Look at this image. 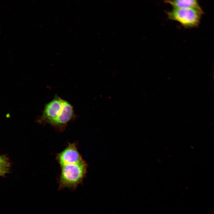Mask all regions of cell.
Here are the masks:
<instances>
[{
	"label": "cell",
	"instance_id": "2",
	"mask_svg": "<svg viewBox=\"0 0 214 214\" xmlns=\"http://www.w3.org/2000/svg\"><path fill=\"white\" fill-rule=\"evenodd\" d=\"M166 13L169 19L178 22L185 28H191L198 26L203 11L202 9L173 8Z\"/></svg>",
	"mask_w": 214,
	"mask_h": 214
},
{
	"label": "cell",
	"instance_id": "6",
	"mask_svg": "<svg viewBox=\"0 0 214 214\" xmlns=\"http://www.w3.org/2000/svg\"><path fill=\"white\" fill-rule=\"evenodd\" d=\"M164 2L170 5L173 8L202 9L198 1L196 0H167L164 1Z\"/></svg>",
	"mask_w": 214,
	"mask_h": 214
},
{
	"label": "cell",
	"instance_id": "3",
	"mask_svg": "<svg viewBox=\"0 0 214 214\" xmlns=\"http://www.w3.org/2000/svg\"><path fill=\"white\" fill-rule=\"evenodd\" d=\"M63 101V99L55 95L53 99L45 105L37 122L41 124L51 125L59 116L62 108Z\"/></svg>",
	"mask_w": 214,
	"mask_h": 214
},
{
	"label": "cell",
	"instance_id": "5",
	"mask_svg": "<svg viewBox=\"0 0 214 214\" xmlns=\"http://www.w3.org/2000/svg\"><path fill=\"white\" fill-rule=\"evenodd\" d=\"M83 159L79 152L75 143H69L67 146L58 153L56 160L60 166L65 164L78 162Z\"/></svg>",
	"mask_w": 214,
	"mask_h": 214
},
{
	"label": "cell",
	"instance_id": "4",
	"mask_svg": "<svg viewBox=\"0 0 214 214\" xmlns=\"http://www.w3.org/2000/svg\"><path fill=\"white\" fill-rule=\"evenodd\" d=\"M73 107L67 101L63 100L61 113L58 118L51 125L57 131H64L67 124L76 117Z\"/></svg>",
	"mask_w": 214,
	"mask_h": 214
},
{
	"label": "cell",
	"instance_id": "7",
	"mask_svg": "<svg viewBox=\"0 0 214 214\" xmlns=\"http://www.w3.org/2000/svg\"><path fill=\"white\" fill-rule=\"evenodd\" d=\"M10 164L9 162L6 158L0 156V166L9 168Z\"/></svg>",
	"mask_w": 214,
	"mask_h": 214
},
{
	"label": "cell",
	"instance_id": "8",
	"mask_svg": "<svg viewBox=\"0 0 214 214\" xmlns=\"http://www.w3.org/2000/svg\"><path fill=\"white\" fill-rule=\"evenodd\" d=\"M9 172V168L0 166V176H4Z\"/></svg>",
	"mask_w": 214,
	"mask_h": 214
},
{
	"label": "cell",
	"instance_id": "1",
	"mask_svg": "<svg viewBox=\"0 0 214 214\" xmlns=\"http://www.w3.org/2000/svg\"><path fill=\"white\" fill-rule=\"evenodd\" d=\"M60 166L61 171L59 180V188L62 189L67 188L73 190L82 183L86 176L88 165L83 159Z\"/></svg>",
	"mask_w": 214,
	"mask_h": 214
}]
</instances>
